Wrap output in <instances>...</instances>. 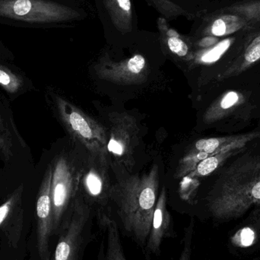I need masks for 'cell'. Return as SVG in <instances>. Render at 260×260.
<instances>
[{"mask_svg": "<svg viewBox=\"0 0 260 260\" xmlns=\"http://www.w3.org/2000/svg\"><path fill=\"white\" fill-rule=\"evenodd\" d=\"M260 204V154H247L228 166L205 199L215 224L242 218Z\"/></svg>", "mask_w": 260, "mask_h": 260, "instance_id": "6da1fadb", "label": "cell"}, {"mask_svg": "<svg viewBox=\"0 0 260 260\" xmlns=\"http://www.w3.org/2000/svg\"><path fill=\"white\" fill-rule=\"evenodd\" d=\"M158 170L117 182L110 192L123 230L144 250L157 203Z\"/></svg>", "mask_w": 260, "mask_h": 260, "instance_id": "7a4b0ae2", "label": "cell"}, {"mask_svg": "<svg viewBox=\"0 0 260 260\" xmlns=\"http://www.w3.org/2000/svg\"><path fill=\"white\" fill-rule=\"evenodd\" d=\"M58 114L66 129L102 165H107L108 133L101 123L62 98L56 99Z\"/></svg>", "mask_w": 260, "mask_h": 260, "instance_id": "3957f363", "label": "cell"}, {"mask_svg": "<svg viewBox=\"0 0 260 260\" xmlns=\"http://www.w3.org/2000/svg\"><path fill=\"white\" fill-rule=\"evenodd\" d=\"M91 211L82 199H76L61 228L50 260H82L91 238Z\"/></svg>", "mask_w": 260, "mask_h": 260, "instance_id": "277c9868", "label": "cell"}, {"mask_svg": "<svg viewBox=\"0 0 260 260\" xmlns=\"http://www.w3.org/2000/svg\"><path fill=\"white\" fill-rule=\"evenodd\" d=\"M108 151L120 166L133 168L135 151L139 143V128L136 118L127 113L110 117Z\"/></svg>", "mask_w": 260, "mask_h": 260, "instance_id": "5b68a950", "label": "cell"}, {"mask_svg": "<svg viewBox=\"0 0 260 260\" xmlns=\"http://www.w3.org/2000/svg\"><path fill=\"white\" fill-rule=\"evenodd\" d=\"M68 160L60 157L53 168L51 184L53 233L60 232L70 214L72 200L76 194V176Z\"/></svg>", "mask_w": 260, "mask_h": 260, "instance_id": "8992f818", "label": "cell"}, {"mask_svg": "<svg viewBox=\"0 0 260 260\" xmlns=\"http://www.w3.org/2000/svg\"><path fill=\"white\" fill-rule=\"evenodd\" d=\"M53 167L49 166L38 193L36 205L38 247L41 260H50V238L53 233L51 184Z\"/></svg>", "mask_w": 260, "mask_h": 260, "instance_id": "52a82bcc", "label": "cell"}, {"mask_svg": "<svg viewBox=\"0 0 260 260\" xmlns=\"http://www.w3.org/2000/svg\"><path fill=\"white\" fill-rule=\"evenodd\" d=\"M242 222L231 231L228 248L235 256L253 254L260 250V204Z\"/></svg>", "mask_w": 260, "mask_h": 260, "instance_id": "ba28073f", "label": "cell"}, {"mask_svg": "<svg viewBox=\"0 0 260 260\" xmlns=\"http://www.w3.org/2000/svg\"><path fill=\"white\" fill-rule=\"evenodd\" d=\"M58 12L42 0H0V17L26 23L44 22L56 18Z\"/></svg>", "mask_w": 260, "mask_h": 260, "instance_id": "9c48e42d", "label": "cell"}, {"mask_svg": "<svg viewBox=\"0 0 260 260\" xmlns=\"http://www.w3.org/2000/svg\"><path fill=\"white\" fill-rule=\"evenodd\" d=\"M260 60V22L244 31L238 53L220 73V79L239 76Z\"/></svg>", "mask_w": 260, "mask_h": 260, "instance_id": "30bf717a", "label": "cell"}, {"mask_svg": "<svg viewBox=\"0 0 260 260\" xmlns=\"http://www.w3.org/2000/svg\"><path fill=\"white\" fill-rule=\"evenodd\" d=\"M167 203L166 191L163 189L156 203L151 229L144 249L148 260L151 255H160L164 240L174 236V224Z\"/></svg>", "mask_w": 260, "mask_h": 260, "instance_id": "8fae6325", "label": "cell"}, {"mask_svg": "<svg viewBox=\"0 0 260 260\" xmlns=\"http://www.w3.org/2000/svg\"><path fill=\"white\" fill-rule=\"evenodd\" d=\"M103 238L99 247V260H127L117 222L107 212L98 215Z\"/></svg>", "mask_w": 260, "mask_h": 260, "instance_id": "7c38bea8", "label": "cell"}, {"mask_svg": "<svg viewBox=\"0 0 260 260\" xmlns=\"http://www.w3.org/2000/svg\"><path fill=\"white\" fill-rule=\"evenodd\" d=\"M145 59L142 55H136L121 68L105 70L99 73V77L104 80L121 85H133L144 81Z\"/></svg>", "mask_w": 260, "mask_h": 260, "instance_id": "4fadbf2b", "label": "cell"}, {"mask_svg": "<svg viewBox=\"0 0 260 260\" xmlns=\"http://www.w3.org/2000/svg\"><path fill=\"white\" fill-rule=\"evenodd\" d=\"M245 98L238 91H228L221 94L205 113V123H213L230 115L234 111L243 105Z\"/></svg>", "mask_w": 260, "mask_h": 260, "instance_id": "5bb4252c", "label": "cell"}, {"mask_svg": "<svg viewBox=\"0 0 260 260\" xmlns=\"http://www.w3.org/2000/svg\"><path fill=\"white\" fill-rule=\"evenodd\" d=\"M255 24L246 19L242 15L234 12L221 11L218 16L214 18L209 26V35L213 37L230 36L253 27Z\"/></svg>", "mask_w": 260, "mask_h": 260, "instance_id": "9a60e30c", "label": "cell"}, {"mask_svg": "<svg viewBox=\"0 0 260 260\" xmlns=\"http://www.w3.org/2000/svg\"><path fill=\"white\" fill-rule=\"evenodd\" d=\"M260 138V131H253L237 136H224V137L210 138L197 141L194 146V151H202L209 155H213L221 150L234 144H247L254 139Z\"/></svg>", "mask_w": 260, "mask_h": 260, "instance_id": "2e32d148", "label": "cell"}, {"mask_svg": "<svg viewBox=\"0 0 260 260\" xmlns=\"http://www.w3.org/2000/svg\"><path fill=\"white\" fill-rule=\"evenodd\" d=\"M246 145L247 144L244 142L234 144L221 150L219 152L206 157L197 165L189 176L192 177H200L209 175L222 165L229 157L238 154Z\"/></svg>", "mask_w": 260, "mask_h": 260, "instance_id": "e0dca14e", "label": "cell"}, {"mask_svg": "<svg viewBox=\"0 0 260 260\" xmlns=\"http://www.w3.org/2000/svg\"><path fill=\"white\" fill-rule=\"evenodd\" d=\"M222 11L242 15L253 24L260 22V0H244L228 6Z\"/></svg>", "mask_w": 260, "mask_h": 260, "instance_id": "ac0fdd59", "label": "cell"}, {"mask_svg": "<svg viewBox=\"0 0 260 260\" xmlns=\"http://www.w3.org/2000/svg\"><path fill=\"white\" fill-rule=\"evenodd\" d=\"M85 187L87 192L93 199L102 203V193L104 191V183L100 174L95 170H90L85 177Z\"/></svg>", "mask_w": 260, "mask_h": 260, "instance_id": "d6986e66", "label": "cell"}, {"mask_svg": "<svg viewBox=\"0 0 260 260\" xmlns=\"http://www.w3.org/2000/svg\"><path fill=\"white\" fill-rule=\"evenodd\" d=\"M22 81L11 70L0 65V86L6 91L14 94L21 88Z\"/></svg>", "mask_w": 260, "mask_h": 260, "instance_id": "ffe728a7", "label": "cell"}, {"mask_svg": "<svg viewBox=\"0 0 260 260\" xmlns=\"http://www.w3.org/2000/svg\"><path fill=\"white\" fill-rule=\"evenodd\" d=\"M194 235V222L191 221L187 228L185 229L181 253L177 260H192V240Z\"/></svg>", "mask_w": 260, "mask_h": 260, "instance_id": "44dd1931", "label": "cell"}, {"mask_svg": "<svg viewBox=\"0 0 260 260\" xmlns=\"http://www.w3.org/2000/svg\"><path fill=\"white\" fill-rule=\"evenodd\" d=\"M18 203V195H13L6 203L0 206V229L6 228L9 217L14 215L16 204Z\"/></svg>", "mask_w": 260, "mask_h": 260, "instance_id": "7402d4cb", "label": "cell"}, {"mask_svg": "<svg viewBox=\"0 0 260 260\" xmlns=\"http://www.w3.org/2000/svg\"><path fill=\"white\" fill-rule=\"evenodd\" d=\"M168 47L173 53L179 56H185L188 53V47L184 42L177 37H171L168 39Z\"/></svg>", "mask_w": 260, "mask_h": 260, "instance_id": "603a6c76", "label": "cell"}, {"mask_svg": "<svg viewBox=\"0 0 260 260\" xmlns=\"http://www.w3.org/2000/svg\"><path fill=\"white\" fill-rule=\"evenodd\" d=\"M225 50V47L223 44H219L218 47L211 50L207 55L203 57V60L206 62H212V61L216 60L219 58L220 55L222 54L223 52Z\"/></svg>", "mask_w": 260, "mask_h": 260, "instance_id": "cb8c5ba5", "label": "cell"}, {"mask_svg": "<svg viewBox=\"0 0 260 260\" xmlns=\"http://www.w3.org/2000/svg\"><path fill=\"white\" fill-rule=\"evenodd\" d=\"M218 42V38L213 36H209L207 38H204L200 43V45L203 47H209V46L214 45Z\"/></svg>", "mask_w": 260, "mask_h": 260, "instance_id": "d4e9b609", "label": "cell"}, {"mask_svg": "<svg viewBox=\"0 0 260 260\" xmlns=\"http://www.w3.org/2000/svg\"><path fill=\"white\" fill-rule=\"evenodd\" d=\"M117 3L120 5L122 9H124L125 11L129 12L131 9V3L130 0H117Z\"/></svg>", "mask_w": 260, "mask_h": 260, "instance_id": "484cf974", "label": "cell"}, {"mask_svg": "<svg viewBox=\"0 0 260 260\" xmlns=\"http://www.w3.org/2000/svg\"><path fill=\"white\" fill-rule=\"evenodd\" d=\"M252 260H260V256H259V257L254 258V259Z\"/></svg>", "mask_w": 260, "mask_h": 260, "instance_id": "4316f807", "label": "cell"}]
</instances>
